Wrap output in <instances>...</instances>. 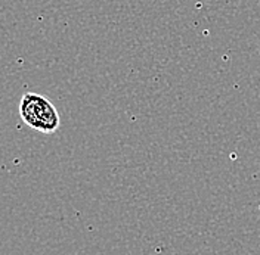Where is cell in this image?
Instances as JSON below:
<instances>
[{
  "mask_svg": "<svg viewBox=\"0 0 260 255\" xmlns=\"http://www.w3.org/2000/svg\"><path fill=\"white\" fill-rule=\"evenodd\" d=\"M19 115L27 126L40 133H55L61 124L53 103L37 93H25L21 97Z\"/></svg>",
  "mask_w": 260,
  "mask_h": 255,
  "instance_id": "6da1fadb",
  "label": "cell"
}]
</instances>
